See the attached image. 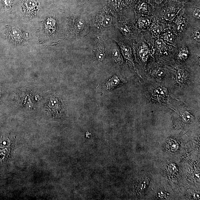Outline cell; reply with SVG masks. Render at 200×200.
Returning a JSON list of instances; mask_svg holds the SVG:
<instances>
[{
    "mask_svg": "<svg viewBox=\"0 0 200 200\" xmlns=\"http://www.w3.org/2000/svg\"><path fill=\"white\" fill-rule=\"evenodd\" d=\"M5 33L8 40L13 44H22L26 42L25 34L15 27L7 26Z\"/></svg>",
    "mask_w": 200,
    "mask_h": 200,
    "instance_id": "6da1fadb",
    "label": "cell"
},
{
    "mask_svg": "<svg viewBox=\"0 0 200 200\" xmlns=\"http://www.w3.org/2000/svg\"><path fill=\"white\" fill-rule=\"evenodd\" d=\"M85 25V22L83 19L79 17H75L69 20L68 28L71 33L77 35L84 31Z\"/></svg>",
    "mask_w": 200,
    "mask_h": 200,
    "instance_id": "7a4b0ae2",
    "label": "cell"
},
{
    "mask_svg": "<svg viewBox=\"0 0 200 200\" xmlns=\"http://www.w3.org/2000/svg\"><path fill=\"white\" fill-rule=\"evenodd\" d=\"M94 51L96 59L99 62H102L105 60L106 55V47L100 39H98L95 41Z\"/></svg>",
    "mask_w": 200,
    "mask_h": 200,
    "instance_id": "3957f363",
    "label": "cell"
},
{
    "mask_svg": "<svg viewBox=\"0 0 200 200\" xmlns=\"http://www.w3.org/2000/svg\"><path fill=\"white\" fill-rule=\"evenodd\" d=\"M50 104L51 108L56 114H60L64 110L63 103L58 98H55L52 99Z\"/></svg>",
    "mask_w": 200,
    "mask_h": 200,
    "instance_id": "277c9868",
    "label": "cell"
},
{
    "mask_svg": "<svg viewBox=\"0 0 200 200\" xmlns=\"http://www.w3.org/2000/svg\"><path fill=\"white\" fill-rule=\"evenodd\" d=\"M37 3L34 0H27L24 5V13L29 16L34 14L36 11Z\"/></svg>",
    "mask_w": 200,
    "mask_h": 200,
    "instance_id": "5b68a950",
    "label": "cell"
},
{
    "mask_svg": "<svg viewBox=\"0 0 200 200\" xmlns=\"http://www.w3.org/2000/svg\"><path fill=\"white\" fill-rule=\"evenodd\" d=\"M121 84V80L117 76H114L107 80L105 84V88L107 91L113 90Z\"/></svg>",
    "mask_w": 200,
    "mask_h": 200,
    "instance_id": "8992f818",
    "label": "cell"
},
{
    "mask_svg": "<svg viewBox=\"0 0 200 200\" xmlns=\"http://www.w3.org/2000/svg\"><path fill=\"white\" fill-rule=\"evenodd\" d=\"M99 20L100 25L105 28L109 27L112 21V17L109 15H103V16H100Z\"/></svg>",
    "mask_w": 200,
    "mask_h": 200,
    "instance_id": "52a82bcc",
    "label": "cell"
},
{
    "mask_svg": "<svg viewBox=\"0 0 200 200\" xmlns=\"http://www.w3.org/2000/svg\"><path fill=\"white\" fill-rule=\"evenodd\" d=\"M121 49L122 54H123L125 58L126 59H127L129 61L130 63L132 64V54L131 50L130 47L123 45H121Z\"/></svg>",
    "mask_w": 200,
    "mask_h": 200,
    "instance_id": "ba28073f",
    "label": "cell"
},
{
    "mask_svg": "<svg viewBox=\"0 0 200 200\" xmlns=\"http://www.w3.org/2000/svg\"><path fill=\"white\" fill-rule=\"evenodd\" d=\"M112 56L116 63L118 64L122 63L123 60L119 50L118 49H114L112 51Z\"/></svg>",
    "mask_w": 200,
    "mask_h": 200,
    "instance_id": "9c48e42d",
    "label": "cell"
},
{
    "mask_svg": "<svg viewBox=\"0 0 200 200\" xmlns=\"http://www.w3.org/2000/svg\"><path fill=\"white\" fill-rule=\"evenodd\" d=\"M185 75L183 69H178L176 75V81L179 84H182L184 81Z\"/></svg>",
    "mask_w": 200,
    "mask_h": 200,
    "instance_id": "30bf717a",
    "label": "cell"
},
{
    "mask_svg": "<svg viewBox=\"0 0 200 200\" xmlns=\"http://www.w3.org/2000/svg\"><path fill=\"white\" fill-rule=\"evenodd\" d=\"M154 94L158 97H165L168 94V91L165 88H159L155 91Z\"/></svg>",
    "mask_w": 200,
    "mask_h": 200,
    "instance_id": "8fae6325",
    "label": "cell"
},
{
    "mask_svg": "<svg viewBox=\"0 0 200 200\" xmlns=\"http://www.w3.org/2000/svg\"><path fill=\"white\" fill-rule=\"evenodd\" d=\"M188 50L186 47H182L178 54V57L181 60L186 59L188 56Z\"/></svg>",
    "mask_w": 200,
    "mask_h": 200,
    "instance_id": "7c38bea8",
    "label": "cell"
},
{
    "mask_svg": "<svg viewBox=\"0 0 200 200\" xmlns=\"http://www.w3.org/2000/svg\"><path fill=\"white\" fill-rule=\"evenodd\" d=\"M13 0H0V5L5 9H9L11 8Z\"/></svg>",
    "mask_w": 200,
    "mask_h": 200,
    "instance_id": "4fadbf2b",
    "label": "cell"
},
{
    "mask_svg": "<svg viewBox=\"0 0 200 200\" xmlns=\"http://www.w3.org/2000/svg\"><path fill=\"white\" fill-rule=\"evenodd\" d=\"M176 16V13L174 12H168L164 14V19L166 21L171 22L175 19Z\"/></svg>",
    "mask_w": 200,
    "mask_h": 200,
    "instance_id": "5bb4252c",
    "label": "cell"
},
{
    "mask_svg": "<svg viewBox=\"0 0 200 200\" xmlns=\"http://www.w3.org/2000/svg\"><path fill=\"white\" fill-rule=\"evenodd\" d=\"M150 24V21L148 19L141 18L138 21V24L141 29L146 28Z\"/></svg>",
    "mask_w": 200,
    "mask_h": 200,
    "instance_id": "9a60e30c",
    "label": "cell"
},
{
    "mask_svg": "<svg viewBox=\"0 0 200 200\" xmlns=\"http://www.w3.org/2000/svg\"><path fill=\"white\" fill-rule=\"evenodd\" d=\"M164 39L168 43H173L174 40H175V37L171 32H166L164 34Z\"/></svg>",
    "mask_w": 200,
    "mask_h": 200,
    "instance_id": "2e32d148",
    "label": "cell"
},
{
    "mask_svg": "<svg viewBox=\"0 0 200 200\" xmlns=\"http://www.w3.org/2000/svg\"><path fill=\"white\" fill-rule=\"evenodd\" d=\"M153 74L156 76V77L160 78L163 77L165 75V72L164 69L161 68H159L158 69H156L155 71H154Z\"/></svg>",
    "mask_w": 200,
    "mask_h": 200,
    "instance_id": "e0dca14e",
    "label": "cell"
},
{
    "mask_svg": "<svg viewBox=\"0 0 200 200\" xmlns=\"http://www.w3.org/2000/svg\"><path fill=\"white\" fill-rule=\"evenodd\" d=\"M162 31V28L161 26H159L156 27L155 29H153V30H152V32H153L154 34L156 35V36H159L160 34V33Z\"/></svg>",
    "mask_w": 200,
    "mask_h": 200,
    "instance_id": "ac0fdd59",
    "label": "cell"
},
{
    "mask_svg": "<svg viewBox=\"0 0 200 200\" xmlns=\"http://www.w3.org/2000/svg\"><path fill=\"white\" fill-rule=\"evenodd\" d=\"M183 118L186 121H190V120L193 119V117L188 111H185L183 114Z\"/></svg>",
    "mask_w": 200,
    "mask_h": 200,
    "instance_id": "d6986e66",
    "label": "cell"
},
{
    "mask_svg": "<svg viewBox=\"0 0 200 200\" xmlns=\"http://www.w3.org/2000/svg\"><path fill=\"white\" fill-rule=\"evenodd\" d=\"M169 169L170 172H175L177 171V168L176 165L174 164H170L169 167Z\"/></svg>",
    "mask_w": 200,
    "mask_h": 200,
    "instance_id": "ffe728a7",
    "label": "cell"
},
{
    "mask_svg": "<svg viewBox=\"0 0 200 200\" xmlns=\"http://www.w3.org/2000/svg\"><path fill=\"white\" fill-rule=\"evenodd\" d=\"M139 10H140V11L142 12V13H145L147 12V6L145 4L143 3L141 5Z\"/></svg>",
    "mask_w": 200,
    "mask_h": 200,
    "instance_id": "44dd1931",
    "label": "cell"
},
{
    "mask_svg": "<svg viewBox=\"0 0 200 200\" xmlns=\"http://www.w3.org/2000/svg\"><path fill=\"white\" fill-rule=\"evenodd\" d=\"M164 0H155V2L156 3L160 4Z\"/></svg>",
    "mask_w": 200,
    "mask_h": 200,
    "instance_id": "7402d4cb",
    "label": "cell"
},
{
    "mask_svg": "<svg viewBox=\"0 0 200 200\" xmlns=\"http://www.w3.org/2000/svg\"><path fill=\"white\" fill-rule=\"evenodd\" d=\"M125 1H126V2H130V0H125Z\"/></svg>",
    "mask_w": 200,
    "mask_h": 200,
    "instance_id": "603a6c76",
    "label": "cell"
}]
</instances>
